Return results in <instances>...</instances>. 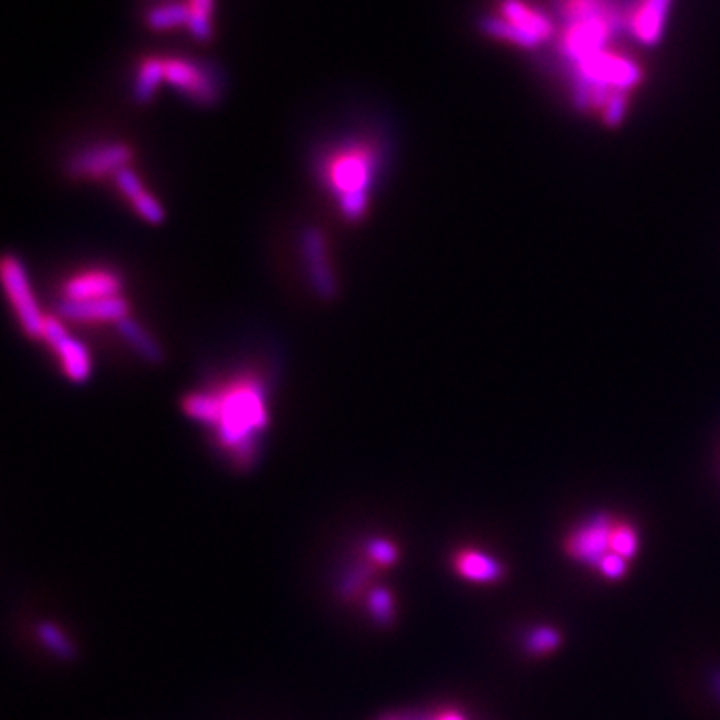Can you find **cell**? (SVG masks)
I'll return each instance as SVG.
<instances>
[{
	"mask_svg": "<svg viewBox=\"0 0 720 720\" xmlns=\"http://www.w3.org/2000/svg\"><path fill=\"white\" fill-rule=\"evenodd\" d=\"M188 418L212 428L218 446L240 468L252 464L258 438L268 428V400L264 382L254 374L228 378L216 388L194 390L184 396Z\"/></svg>",
	"mask_w": 720,
	"mask_h": 720,
	"instance_id": "obj_1",
	"label": "cell"
},
{
	"mask_svg": "<svg viewBox=\"0 0 720 720\" xmlns=\"http://www.w3.org/2000/svg\"><path fill=\"white\" fill-rule=\"evenodd\" d=\"M378 166L380 152L364 138L340 142L322 156L318 174L346 220H360L366 214Z\"/></svg>",
	"mask_w": 720,
	"mask_h": 720,
	"instance_id": "obj_2",
	"label": "cell"
},
{
	"mask_svg": "<svg viewBox=\"0 0 720 720\" xmlns=\"http://www.w3.org/2000/svg\"><path fill=\"white\" fill-rule=\"evenodd\" d=\"M0 276H2V284H4V292L12 304V310L22 326V330L30 336V338H42L44 334V326L48 316L42 314L34 290L30 286L28 274L24 264L20 262L18 256L14 254H6L2 258V266H0Z\"/></svg>",
	"mask_w": 720,
	"mask_h": 720,
	"instance_id": "obj_3",
	"label": "cell"
},
{
	"mask_svg": "<svg viewBox=\"0 0 720 720\" xmlns=\"http://www.w3.org/2000/svg\"><path fill=\"white\" fill-rule=\"evenodd\" d=\"M614 526H616V522L606 512H596V514L588 516L566 538L564 546H566L568 556L580 564L596 568L598 562L608 552H612L610 540H612Z\"/></svg>",
	"mask_w": 720,
	"mask_h": 720,
	"instance_id": "obj_4",
	"label": "cell"
},
{
	"mask_svg": "<svg viewBox=\"0 0 720 720\" xmlns=\"http://www.w3.org/2000/svg\"><path fill=\"white\" fill-rule=\"evenodd\" d=\"M162 76L168 84L180 90L196 104H212L220 94V82L216 74L192 60L162 58Z\"/></svg>",
	"mask_w": 720,
	"mask_h": 720,
	"instance_id": "obj_5",
	"label": "cell"
},
{
	"mask_svg": "<svg viewBox=\"0 0 720 720\" xmlns=\"http://www.w3.org/2000/svg\"><path fill=\"white\" fill-rule=\"evenodd\" d=\"M130 158L132 150L124 142H106L74 154L66 164V172L74 178L116 176L128 166Z\"/></svg>",
	"mask_w": 720,
	"mask_h": 720,
	"instance_id": "obj_6",
	"label": "cell"
},
{
	"mask_svg": "<svg viewBox=\"0 0 720 720\" xmlns=\"http://www.w3.org/2000/svg\"><path fill=\"white\" fill-rule=\"evenodd\" d=\"M42 340L56 352L64 374L72 382L88 380V376L92 372V358L88 354V348L80 340L72 338L60 320H56V318L46 320Z\"/></svg>",
	"mask_w": 720,
	"mask_h": 720,
	"instance_id": "obj_7",
	"label": "cell"
},
{
	"mask_svg": "<svg viewBox=\"0 0 720 720\" xmlns=\"http://www.w3.org/2000/svg\"><path fill=\"white\" fill-rule=\"evenodd\" d=\"M300 242H302V252L306 256L308 280L314 292L324 300L334 298L338 292V282L328 260L324 234L318 228H306Z\"/></svg>",
	"mask_w": 720,
	"mask_h": 720,
	"instance_id": "obj_8",
	"label": "cell"
},
{
	"mask_svg": "<svg viewBox=\"0 0 720 720\" xmlns=\"http://www.w3.org/2000/svg\"><path fill=\"white\" fill-rule=\"evenodd\" d=\"M60 314L74 322H114L128 318V302L120 296L96 298V300H62Z\"/></svg>",
	"mask_w": 720,
	"mask_h": 720,
	"instance_id": "obj_9",
	"label": "cell"
},
{
	"mask_svg": "<svg viewBox=\"0 0 720 720\" xmlns=\"http://www.w3.org/2000/svg\"><path fill=\"white\" fill-rule=\"evenodd\" d=\"M120 278L110 270H84L64 282V300H96L108 296H120Z\"/></svg>",
	"mask_w": 720,
	"mask_h": 720,
	"instance_id": "obj_10",
	"label": "cell"
},
{
	"mask_svg": "<svg viewBox=\"0 0 720 720\" xmlns=\"http://www.w3.org/2000/svg\"><path fill=\"white\" fill-rule=\"evenodd\" d=\"M116 186L118 190L126 196V200H130L132 208L136 210V214L146 220L148 224H162L164 220V208L162 204L144 188V184L140 182V178L136 176L134 170H130L128 166L122 168L116 176Z\"/></svg>",
	"mask_w": 720,
	"mask_h": 720,
	"instance_id": "obj_11",
	"label": "cell"
},
{
	"mask_svg": "<svg viewBox=\"0 0 720 720\" xmlns=\"http://www.w3.org/2000/svg\"><path fill=\"white\" fill-rule=\"evenodd\" d=\"M670 4L672 0H640V6L630 20V28L642 44L654 46L662 38Z\"/></svg>",
	"mask_w": 720,
	"mask_h": 720,
	"instance_id": "obj_12",
	"label": "cell"
},
{
	"mask_svg": "<svg viewBox=\"0 0 720 720\" xmlns=\"http://www.w3.org/2000/svg\"><path fill=\"white\" fill-rule=\"evenodd\" d=\"M456 572L472 582H498L504 578V564L480 550H460L454 556Z\"/></svg>",
	"mask_w": 720,
	"mask_h": 720,
	"instance_id": "obj_13",
	"label": "cell"
},
{
	"mask_svg": "<svg viewBox=\"0 0 720 720\" xmlns=\"http://www.w3.org/2000/svg\"><path fill=\"white\" fill-rule=\"evenodd\" d=\"M480 30L486 34V36H492V38H498V40H506V42H512L516 46H522V48H536L538 44L544 42V38H540L538 34H534L532 30H526L522 26H516L512 24L510 20H506L504 16H484L480 20Z\"/></svg>",
	"mask_w": 720,
	"mask_h": 720,
	"instance_id": "obj_14",
	"label": "cell"
},
{
	"mask_svg": "<svg viewBox=\"0 0 720 720\" xmlns=\"http://www.w3.org/2000/svg\"><path fill=\"white\" fill-rule=\"evenodd\" d=\"M120 336L128 342V346L140 356L144 358L146 362H152V364H158L162 360V346L154 340V336L142 328L136 320H132L130 316L120 320L116 324Z\"/></svg>",
	"mask_w": 720,
	"mask_h": 720,
	"instance_id": "obj_15",
	"label": "cell"
},
{
	"mask_svg": "<svg viewBox=\"0 0 720 720\" xmlns=\"http://www.w3.org/2000/svg\"><path fill=\"white\" fill-rule=\"evenodd\" d=\"M500 16H504L506 20H510L516 26H522L526 30H532L534 34H538L540 38H548L552 32V24L550 20L540 14L538 10L526 6L520 0H504L500 6Z\"/></svg>",
	"mask_w": 720,
	"mask_h": 720,
	"instance_id": "obj_16",
	"label": "cell"
},
{
	"mask_svg": "<svg viewBox=\"0 0 720 720\" xmlns=\"http://www.w3.org/2000/svg\"><path fill=\"white\" fill-rule=\"evenodd\" d=\"M162 76V58H148L140 64L134 84V96L138 102H146L152 98L160 84Z\"/></svg>",
	"mask_w": 720,
	"mask_h": 720,
	"instance_id": "obj_17",
	"label": "cell"
},
{
	"mask_svg": "<svg viewBox=\"0 0 720 720\" xmlns=\"http://www.w3.org/2000/svg\"><path fill=\"white\" fill-rule=\"evenodd\" d=\"M562 644V636L554 626H536L524 636V650L532 656L550 654Z\"/></svg>",
	"mask_w": 720,
	"mask_h": 720,
	"instance_id": "obj_18",
	"label": "cell"
},
{
	"mask_svg": "<svg viewBox=\"0 0 720 720\" xmlns=\"http://www.w3.org/2000/svg\"><path fill=\"white\" fill-rule=\"evenodd\" d=\"M36 636L38 640L58 658H72L74 656V646L72 642L66 638V634L54 624V622H40L36 626Z\"/></svg>",
	"mask_w": 720,
	"mask_h": 720,
	"instance_id": "obj_19",
	"label": "cell"
},
{
	"mask_svg": "<svg viewBox=\"0 0 720 720\" xmlns=\"http://www.w3.org/2000/svg\"><path fill=\"white\" fill-rule=\"evenodd\" d=\"M190 20V10H188V4H164V6H158L154 8L150 14H148V24L152 28H158V30H166V28H174V26H180V24H188Z\"/></svg>",
	"mask_w": 720,
	"mask_h": 720,
	"instance_id": "obj_20",
	"label": "cell"
},
{
	"mask_svg": "<svg viewBox=\"0 0 720 720\" xmlns=\"http://www.w3.org/2000/svg\"><path fill=\"white\" fill-rule=\"evenodd\" d=\"M610 550L618 556H622L624 560H632L638 554V532L632 524L628 522H616L614 530H612V540H610Z\"/></svg>",
	"mask_w": 720,
	"mask_h": 720,
	"instance_id": "obj_21",
	"label": "cell"
},
{
	"mask_svg": "<svg viewBox=\"0 0 720 720\" xmlns=\"http://www.w3.org/2000/svg\"><path fill=\"white\" fill-rule=\"evenodd\" d=\"M368 610L378 624H390L394 618V600L388 588H372L368 592Z\"/></svg>",
	"mask_w": 720,
	"mask_h": 720,
	"instance_id": "obj_22",
	"label": "cell"
},
{
	"mask_svg": "<svg viewBox=\"0 0 720 720\" xmlns=\"http://www.w3.org/2000/svg\"><path fill=\"white\" fill-rule=\"evenodd\" d=\"M366 554H368L370 562L380 564V566H390L398 558V548L386 538H372V540H368Z\"/></svg>",
	"mask_w": 720,
	"mask_h": 720,
	"instance_id": "obj_23",
	"label": "cell"
},
{
	"mask_svg": "<svg viewBox=\"0 0 720 720\" xmlns=\"http://www.w3.org/2000/svg\"><path fill=\"white\" fill-rule=\"evenodd\" d=\"M626 106H628V92L616 90L602 108L604 122L610 126H618L626 114Z\"/></svg>",
	"mask_w": 720,
	"mask_h": 720,
	"instance_id": "obj_24",
	"label": "cell"
},
{
	"mask_svg": "<svg viewBox=\"0 0 720 720\" xmlns=\"http://www.w3.org/2000/svg\"><path fill=\"white\" fill-rule=\"evenodd\" d=\"M368 574H370V566L366 564H354L352 568H348L344 572V576L340 578V592L350 596L354 594L360 586H364V582L368 580Z\"/></svg>",
	"mask_w": 720,
	"mask_h": 720,
	"instance_id": "obj_25",
	"label": "cell"
},
{
	"mask_svg": "<svg viewBox=\"0 0 720 720\" xmlns=\"http://www.w3.org/2000/svg\"><path fill=\"white\" fill-rule=\"evenodd\" d=\"M598 572L608 578V580H620L626 576L628 572V560H624L622 556L614 554V552H608L600 562H598Z\"/></svg>",
	"mask_w": 720,
	"mask_h": 720,
	"instance_id": "obj_26",
	"label": "cell"
},
{
	"mask_svg": "<svg viewBox=\"0 0 720 720\" xmlns=\"http://www.w3.org/2000/svg\"><path fill=\"white\" fill-rule=\"evenodd\" d=\"M710 688L716 696V700L720 702V668H714L712 674H710Z\"/></svg>",
	"mask_w": 720,
	"mask_h": 720,
	"instance_id": "obj_27",
	"label": "cell"
},
{
	"mask_svg": "<svg viewBox=\"0 0 720 720\" xmlns=\"http://www.w3.org/2000/svg\"><path fill=\"white\" fill-rule=\"evenodd\" d=\"M384 720H406V718H402V716H388V718H384Z\"/></svg>",
	"mask_w": 720,
	"mask_h": 720,
	"instance_id": "obj_28",
	"label": "cell"
},
{
	"mask_svg": "<svg viewBox=\"0 0 720 720\" xmlns=\"http://www.w3.org/2000/svg\"><path fill=\"white\" fill-rule=\"evenodd\" d=\"M414 720H432L430 716H420V718H414Z\"/></svg>",
	"mask_w": 720,
	"mask_h": 720,
	"instance_id": "obj_29",
	"label": "cell"
}]
</instances>
